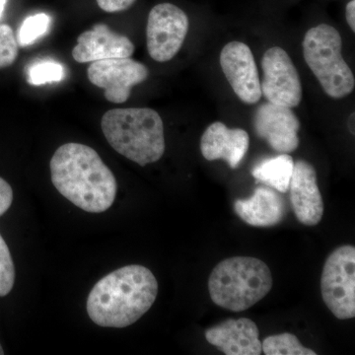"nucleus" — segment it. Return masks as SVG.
<instances>
[{
  "label": "nucleus",
  "instance_id": "1",
  "mask_svg": "<svg viewBox=\"0 0 355 355\" xmlns=\"http://www.w3.org/2000/svg\"><path fill=\"white\" fill-rule=\"evenodd\" d=\"M50 168L55 188L79 209L101 214L113 205L116 178L90 146L64 144L51 157Z\"/></svg>",
  "mask_w": 355,
  "mask_h": 355
},
{
  "label": "nucleus",
  "instance_id": "2",
  "mask_svg": "<svg viewBox=\"0 0 355 355\" xmlns=\"http://www.w3.org/2000/svg\"><path fill=\"white\" fill-rule=\"evenodd\" d=\"M158 282L144 266L119 268L100 279L87 299L88 316L104 328H125L153 307Z\"/></svg>",
  "mask_w": 355,
  "mask_h": 355
},
{
  "label": "nucleus",
  "instance_id": "3",
  "mask_svg": "<svg viewBox=\"0 0 355 355\" xmlns=\"http://www.w3.org/2000/svg\"><path fill=\"white\" fill-rule=\"evenodd\" d=\"M101 128L116 153L142 167L157 162L165 153L164 125L153 109L110 110L103 116Z\"/></svg>",
  "mask_w": 355,
  "mask_h": 355
},
{
  "label": "nucleus",
  "instance_id": "4",
  "mask_svg": "<svg viewBox=\"0 0 355 355\" xmlns=\"http://www.w3.org/2000/svg\"><path fill=\"white\" fill-rule=\"evenodd\" d=\"M272 284V272L263 261L253 257H232L212 270L209 291L214 304L242 312L265 298Z\"/></svg>",
  "mask_w": 355,
  "mask_h": 355
},
{
  "label": "nucleus",
  "instance_id": "5",
  "mask_svg": "<svg viewBox=\"0 0 355 355\" xmlns=\"http://www.w3.org/2000/svg\"><path fill=\"white\" fill-rule=\"evenodd\" d=\"M302 46L306 64L327 95L342 99L354 91V76L343 60V40L336 28L327 24L311 28Z\"/></svg>",
  "mask_w": 355,
  "mask_h": 355
},
{
  "label": "nucleus",
  "instance_id": "6",
  "mask_svg": "<svg viewBox=\"0 0 355 355\" xmlns=\"http://www.w3.org/2000/svg\"><path fill=\"white\" fill-rule=\"evenodd\" d=\"M324 304L338 320L355 317V248L338 247L327 258L321 277Z\"/></svg>",
  "mask_w": 355,
  "mask_h": 355
},
{
  "label": "nucleus",
  "instance_id": "7",
  "mask_svg": "<svg viewBox=\"0 0 355 355\" xmlns=\"http://www.w3.org/2000/svg\"><path fill=\"white\" fill-rule=\"evenodd\" d=\"M188 31L189 18L181 8L171 3L154 6L146 28L149 55L155 62H169L181 50Z\"/></svg>",
  "mask_w": 355,
  "mask_h": 355
},
{
  "label": "nucleus",
  "instance_id": "8",
  "mask_svg": "<svg viewBox=\"0 0 355 355\" xmlns=\"http://www.w3.org/2000/svg\"><path fill=\"white\" fill-rule=\"evenodd\" d=\"M261 95L268 102L295 108L302 100V84L288 53L279 46L268 49L261 60Z\"/></svg>",
  "mask_w": 355,
  "mask_h": 355
},
{
  "label": "nucleus",
  "instance_id": "9",
  "mask_svg": "<svg viewBox=\"0 0 355 355\" xmlns=\"http://www.w3.org/2000/svg\"><path fill=\"white\" fill-rule=\"evenodd\" d=\"M89 81L104 89L105 98L114 104L128 101L133 86L144 83L149 76L146 65L130 58L98 60L89 65Z\"/></svg>",
  "mask_w": 355,
  "mask_h": 355
},
{
  "label": "nucleus",
  "instance_id": "10",
  "mask_svg": "<svg viewBox=\"0 0 355 355\" xmlns=\"http://www.w3.org/2000/svg\"><path fill=\"white\" fill-rule=\"evenodd\" d=\"M220 65L229 84L242 102L253 105L261 98V81L251 49L242 42H230L222 49Z\"/></svg>",
  "mask_w": 355,
  "mask_h": 355
},
{
  "label": "nucleus",
  "instance_id": "11",
  "mask_svg": "<svg viewBox=\"0 0 355 355\" xmlns=\"http://www.w3.org/2000/svg\"><path fill=\"white\" fill-rule=\"evenodd\" d=\"M254 130L273 150L291 153L298 148L300 121L288 107L266 102L254 113Z\"/></svg>",
  "mask_w": 355,
  "mask_h": 355
},
{
  "label": "nucleus",
  "instance_id": "12",
  "mask_svg": "<svg viewBox=\"0 0 355 355\" xmlns=\"http://www.w3.org/2000/svg\"><path fill=\"white\" fill-rule=\"evenodd\" d=\"M288 191L298 221L306 226L319 224L324 216L323 198L318 186L316 170L307 161L294 162Z\"/></svg>",
  "mask_w": 355,
  "mask_h": 355
},
{
  "label": "nucleus",
  "instance_id": "13",
  "mask_svg": "<svg viewBox=\"0 0 355 355\" xmlns=\"http://www.w3.org/2000/svg\"><path fill=\"white\" fill-rule=\"evenodd\" d=\"M135 53V44L128 37L112 31L105 24L95 25L92 30L83 32L77 39L72 57L79 64L130 58Z\"/></svg>",
  "mask_w": 355,
  "mask_h": 355
},
{
  "label": "nucleus",
  "instance_id": "14",
  "mask_svg": "<svg viewBox=\"0 0 355 355\" xmlns=\"http://www.w3.org/2000/svg\"><path fill=\"white\" fill-rule=\"evenodd\" d=\"M258 327L247 318L228 319L205 331V338L226 355H260Z\"/></svg>",
  "mask_w": 355,
  "mask_h": 355
},
{
  "label": "nucleus",
  "instance_id": "15",
  "mask_svg": "<svg viewBox=\"0 0 355 355\" xmlns=\"http://www.w3.org/2000/svg\"><path fill=\"white\" fill-rule=\"evenodd\" d=\"M250 139L246 130L229 128L221 121L210 125L200 139V151L209 161L221 160L227 162L232 169L241 164L249 150Z\"/></svg>",
  "mask_w": 355,
  "mask_h": 355
},
{
  "label": "nucleus",
  "instance_id": "16",
  "mask_svg": "<svg viewBox=\"0 0 355 355\" xmlns=\"http://www.w3.org/2000/svg\"><path fill=\"white\" fill-rule=\"evenodd\" d=\"M234 211L245 223L254 227H272L284 220L286 205L272 188L259 187L251 198L236 200Z\"/></svg>",
  "mask_w": 355,
  "mask_h": 355
},
{
  "label": "nucleus",
  "instance_id": "17",
  "mask_svg": "<svg viewBox=\"0 0 355 355\" xmlns=\"http://www.w3.org/2000/svg\"><path fill=\"white\" fill-rule=\"evenodd\" d=\"M293 169V158L287 153H280L275 157L263 159L254 166L252 175L257 181L284 193L288 191Z\"/></svg>",
  "mask_w": 355,
  "mask_h": 355
},
{
  "label": "nucleus",
  "instance_id": "18",
  "mask_svg": "<svg viewBox=\"0 0 355 355\" xmlns=\"http://www.w3.org/2000/svg\"><path fill=\"white\" fill-rule=\"evenodd\" d=\"M261 349L266 355H316L314 350L307 349L297 338L289 333L270 336L261 343Z\"/></svg>",
  "mask_w": 355,
  "mask_h": 355
},
{
  "label": "nucleus",
  "instance_id": "19",
  "mask_svg": "<svg viewBox=\"0 0 355 355\" xmlns=\"http://www.w3.org/2000/svg\"><path fill=\"white\" fill-rule=\"evenodd\" d=\"M50 23L51 17L46 14L39 13L30 16L21 25L17 43H19L21 46H27L34 43L49 31Z\"/></svg>",
  "mask_w": 355,
  "mask_h": 355
},
{
  "label": "nucleus",
  "instance_id": "20",
  "mask_svg": "<svg viewBox=\"0 0 355 355\" xmlns=\"http://www.w3.org/2000/svg\"><path fill=\"white\" fill-rule=\"evenodd\" d=\"M64 78V67L51 60L33 64L28 70V83L32 85L60 83Z\"/></svg>",
  "mask_w": 355,
  "mask_h": 355
},
{
  "label": "nucleus",
  "instance_id": "21",
  "mask_svg": "<svg viewBox=\"0 0 355 355\" xmlns=\"http://www.w3.org/2000/svg\"><path fill=\"white\" fill-rule=\"evenodd\" d=\"M15 282V266L9 248L0 235V297L8 295Z\"/></svg>",
  "mask_w": 355,
  "mask_h": 355
},
{
  "label": "nucleus",
  "instance_id": "22",
  "mask_svg": "<svg viewBox=\"0 0 355 355\" xmlns=\"http://www.w3.org/2000/svg\"><path fill=\"white\" fill-rule=\"evenodd\" d=\"M18 57V43L10 26L0 25V69L10 67Z\"/></svg>",
  "mask_w": 355,
  "mask_h": 355
},
{
  "label": "nucleus",
  "instance_id": "23",
  "mask_svg": "<svg viewBox=\"0 0 355 355\" xmlns=\"http://www.w3.org/2000/svg\"><path fill=\"white\" fill-rule=\"evenodd\" d=\"M135 2V0H97L98 6L109 13L127 10Z\"/></svg>",
  "mask_w": 355,
  "mask_h": 355
},
{
  "label": "nucleus",
  "instance_id": "24",
  "mask_svg": "<svg viewBox=\"0 0 355 355\" xmlns=\"http://www.w3.org/2000/svg\"><path fill=\"white\" fill-rule=\"evenodd\" d=\"M13 202V191L10 184L0 177V216L10 209Z\"/></svg>",
  "mask_w": 355,
  "mask_h": 355
},
{
  "label": "nucleus",
  "instance_id": "25",
  "mask_svg": "<svg viewBox=\"0 0 355 355\" xmlns=\"http://www.w3.org/2000/svg\"><path fill=\"white\" fill-rule=\"evenodd\" d=\"M345 15L350 29L355 32V0H350L345 8Z\"/></svg>",
  "mask_w": 355,
  "mask_h": 355
},
{
  "label": "nucleus",
  "instance_id": "26",
  "mask_svg": "<svg viewBox=\"0 0 355 355\" xmlns=\"http://www.w3.org/2000/svg\"><path fill=\"white\" fill-rule=\"evenodd\" d=\"M349 128L350 132H352V135H354V114L352 113L350 114L349 121Z\"/></svg>",
  "mask_w": 355,
  "mask_h": 355
},
{
  "label": "nucleus",
  "instance_id": "27",
  "mask_svg": "<svg viewBox=\"0 0 355 355\" xmlns=\"http://www.w3.org/2000/svg\"><path fill=\"white\" fill-rule=\"evenodd\" d=\"M7 0H0V17H1L2 13L4 11V7H6Z\"/></svg>",
  "mask_w": 355,
  "mask_h": 355
},
{
  "label": "nucleus",
  "instance_id": "28",
  "mask_svg": "<svg viewBox=\"0 0 355 355\" xmlns=\"http://www.w3.org/2000/svg\"><path fill=\"white\" fill-rule=\"evenodd\" d=\"M3 354H4L3 349H2L1 345H0V355H3Z\"/></svg>",
  "mask_w": 355,
  "mask_h": 355
}]
</instances>
